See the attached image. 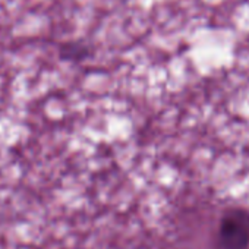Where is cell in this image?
I'll list each match as a JSON object with an SVG mask.
<instances>
[{"instance_id": "obj_1", "label": "cell", "mask_w": 249, "mask_h": 249, "mask_svg": "<svg viewBox=\"0 0 249 249\" xmlns=\"http://www.w3.org/2000/svg\"><path fill=\"white\" fill-rule=\"evenodd\" d=\"M214 249H249V211L242 207L227 208L217 227Z\"/></svg>"}, {"instance_id": "obj_2", "label": "cell", "mask_w": 249, "mask_h": 249, "mask_svg": "<svg viewBox=\"0 0 249 249\" xmlns=\"http://www.w3.org/2000/svg\"><path fill=\"white\" fill-rule=\"evenodd\" d=\"M92 49L84 41H66L59 47V59L62 62L81 63L89 59Z\"/></svg>"}]
</instances>
